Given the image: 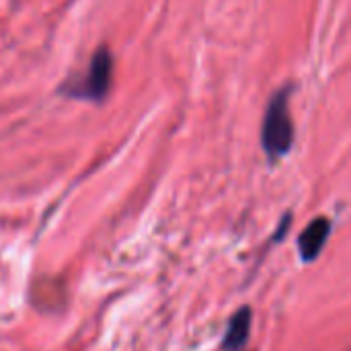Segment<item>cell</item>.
<instances>
[{"label": "cell", "mask_w": 351, "mask_h": 351, "mask_svg": "<svg viewBox=\"0 0 351 351\" xmlns=\"http://www.w3.org/2000/svg\"><path fill=\"white\" fill-rule=\"evenodd\" d=\"M290 95L292 86L280 88L267 103L263 125H261V146L269 160L284 158L294 144V123L290 115Z\"/></svg>", "instance_id": "obj_1"}, {"label": "cell", "mask_w": 351, "mask_h": 351, "mask_svg": "<svg viewBox=\"0 0 351 351\" xmlns=\"http://www.w3.org/2000/svg\"><path fill=\"white\" fill-rule=\"evenodd\" d=\"M113 80V56L109 47L101 45L88 64V70L78 76L76 80H68L60 93L66 95L68 99H78V101H93V103H103L109 95Z\"/></svg>", "instance_id": "obj_2"}, {"label": "cell", "mask_w": 351, "mask_h": 351, "mask_svg": "<svg viewBox=\"0 0 351 351\" xmlns=\"http://www.w3.org/2000/svg\"><path fill=\"white\" fill-rule=\"evenodd\" d=\"M333 230V224L329 218L321 216V218H315L300 234L298 239V251H300V259L304 263H313L319 259L329 234Z\"/></svg>", "instance_id": "obj_3"}, {"label": "cell", "mask_w": 351, "mask_h": 351, "mask_svg": "<svg viewBox=\"0 0 351 351\" xmlns=\"http://www.w3.org/2000/svg\"><path fill=\"white\" fill-rule=\"evenodd\" d=\"M251 323H253V311L251 306H243L239 308L228 323L224 341H222V351H241L247 341H249V333H251Z\"/></svg>", "instance_id": "obj_4"}, {"label": "cell", "mask_w": 351, "mask_h": 351, "mask_svg": "<svg viewBox=\"0 0 351 351\" xmlns=\"http://www.w3.org/2000/svg\"><path fill=\"white\" fill-rule=\"evenodd\" d=\"M290 220H292V216H290V214H286V216H284V220H282V224H280V230L274 234V241H276V243H280V241H282V237H284V232H288V228H290Z\"/></svg>", "instance_id": "obj_5"}]
</instances>
